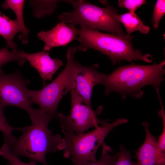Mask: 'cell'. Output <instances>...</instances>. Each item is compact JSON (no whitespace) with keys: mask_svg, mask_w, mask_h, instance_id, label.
Listing matches in <instances>:
<instances>
[{"mask_svg":"<svg viewBox=\"0 0 165 165\" xmlns=\"http://www.w3.org/2000/svg\"><path fill=\"white\" fill-rule=\"evenodd\" d=\"M77 47L70 46L66 52L67 64L56 78L39 90H29L31 103L40 108L52 119L56 118L57 108L62 98L68 92L75 90L77 64L75 56Z\"/></svg>","mask_w":165,"mask_h":165,"instance_id":"obj_5","label":"cell"},{"mask_svg":"<svg viewBox=\"0 0 165 165\" xmlns=\"http://www.w3.org/2000/svg\"><path fill=\"white\" fill-rule=\"evenodd\" d=\"M133 36L122 37L112 34L101 32L84 26L80 27L76 40L79 43L78 51L86 52L89 49L99 51L108 56L114 65L120 61H152V56L143 54L132 45Z\"/></svg>","mask_w":165,"mask_h":165,"instance_id":"obj_3","label":"cell"},{"mask_svg":"<svg viewBox=\"0 0 165 165\" xmlns=\"http://www.w3.org/2000/svg\"><path fill=\"white\" fill-rule=\"evenodd\" d=\"M165 13V1L158 0L154 7L152 22L154 29H157L160 21Z\"/></svg>","mask_w":165,"mask_h":165,"instance_id":"obj_23","label":"cell"},{"mask_svg":"<svg viewBox=\"0 0 165 165\" xmlns=\"http://www.w3.org/2000/svg\"><path fill=\"white\" fill-rule=\"evenodd\" d=\"M165 61L150 65L131 64L120 67L105 76L102 84L107 95L116 92L125 96L139 98L143 95L142 88L151 85L159 87L164 79Z\"/></svg>","mask_w":165,"mask_h":165,"instance_id":"obj_2","label":"cell"},{"mask_svg":"<svg viewBox=\"0 0 165 165\" xmlns=\"http://www.w3.org/2000/svg\"><path fill=\"white\" fill-rule=\"evenodd\" d=\"M18 53L37 70L42 79L43 86L46 81L52 80L53 75L63 64L59 58H51L49 51L44 50L33 53H28L19 50Z\"/></svg>","mask_w":165,"mask_h":165,"instance_id":"obj_11","label":"cell"},{"mask_svg":"<svg viewBox=\"0 0 165 165\" xmlns=\"http://www.w3.org/2000/svg\"><path fill=\"white\" fill-rule=\"evenodd\" d=\"M163 123L162 132L157 140V157L160 165H165V114L163 108L159 112Z\"/></svg>","mask_w":165,"mask_h":165,"instance_id":"obj_19","label":"cell"},{"mask_svg":"<svg viewBox=\"0 0 165 165\" xmlns=\"http://www.w3.org/2000/svg\"><path fill=\"white\" fill-rule=\"evenodd\" d=\"M29 116L31 125L27 127L9 148L18 157L25 156L43 165H48L46 154L60 150L62 138L58 134H53L49 129V123L52 119L40 108L35 109Z\"/></svg>","mask_w":165,"mask_h":165,"instance_id":"obj_1","label":"cell"},{"mask_svg":"<svg viewBox=\"0 0 165 165\" xmlns=\"http://www.w3.org/2000/svg\"><path fill=\"white\" fill-rule=\"evenodd\" d=\"M18 50H13L11 52L8 50L7 47L0 49V68L5 64L12 61H16L20 65L24 64L25 59L19 55Z\"/></svg>","mask_w":165,"mask_h":165,"instance_id":"obj_21","label":"cell"},{"mask_svg":"<svg viewBox=\"0 0 165 165\" xmlns=\"http://www.w3.org/2000/svg\"><path fill=\"white\" fill-rule=\"evenodd\" d=\"M101 157L94 161H88L78 165H114L117 156V152L114 151L104 141L101 144Z\"/></svg>","mask_w":165,"mask_h":165,"instance_id":"obj_18","label":"cell"},{"mask_svg":"<svg viewBox=\"0 0 165 165\" xmlns=\"http://www.w3.org/2000/svg\"><path fill=\"white\" fill-rule=\"evenodd\" d=\"M63 1L71 5L74 9L59 16L60 21L75 26L78 25L93 30L105 31L122 37L127 36L116 20L118 14L112 6L102 8L81 0Z\"/></svg>","mask_w":165,"mask_h":165,"instance_id":"obj_4","label":"cell"},{"mask_svg":"<svg viewBox=\"0 0 165 165\" xmlns=\"http://www.w3.org/2000/svg\"><path fill=\"white\" fill-rule=\"evenodd\" d=\"M147 3L145 0H119V7L126 8L130 13H134L135 11L142 5Z\"/></svg>","mask_w":165,"mask_h":165,"instance_id":"obj_24","label":"cell"},{"mask_svg":"<svg viewBox=\"0 0 165 165\" xmlns=\"http://www.w3.org/2000/svg\"><path fill=\"white\" fill-rule=\"evenodd\" d=\"M71 108L67 116L58 113L56 119L60 122V126L64 133H74L76 134L85 133L91 127L95 128L108 122V119L101 120L97 118L103 107L100 106L93 110L91 105L88 103L74 90L71 92Z\"/></svg>","mask_w":165,"mask_h":165,"instance_id":"obj_7","label":"cell"},{"mask_svg":"<svg viewBox=\"0 0 165 165\" xmlns=\"http://www.w3.org/2000/svg\"><path fill=\"white\" fill-rule=\"evenodd\" d=\"M30 82L19 72L5 74L0 68V105L16 107L26 111L29 115L35 108L31 105L27 85Z\"/></svg>","mask_w":165,"mask_h":165,"instance_id":"obj_8","label":"cell"},{"mask_svg":"<svg viewBox=\"0 0 165 165\" xmlns=\"http://www.w3.org/2000/svg\"><path fill=\"white\" fill-rule=\"evenodd\" d=\"M79 28L64 21L59 23L51 29L42 31L37 35L38 38L44 43V50L49 51L54 47L65 46L76 40L78 36Z\"/></svg>","mask_w":165,"mask_h":165,"instance_id":"obj_10","label":"cell"},{"mask_svg":"<svg viewBox=\"0 0 165 165\" xmlns=\"http://www.w3.org/2000/svg\"><path fill=\"white\" fill-rule=\"evenodd\" d=\"M114 165H137V163L131 160L130 152L121 144Z\"/></svg>","mask_w":165,"mask_h":165,"instance_id":"obj_22","label":"cell"},{"mask_svg":"<svg viewBox=\"0 0 165 165\" xmlns=\"http://www.w3.org/2000/svg\"><path fill=\"white\" fill-rule=\"evenodd\" d=\"M21 31L20 23L16 19L12 20L0 13V35L5 39L7 46L13 50L16 47L13 39L17 33Z\"/></svg>","mask_w":165,"mask_h":165,"instance_id":"obj_13","label":"cell"},{"mask_svg":"<svg viewBox=\"0 0 165 165\" xmlns=\"http://www.w3.org/2000/svg\"><path fill=\"white\" fill-rule=\"evenodd\" d=\"M3 109L0 105V130L3 134L4 143L10 147L14 144L17 138L13 135V131L17 130L23 132L27 127L18 128L10 126L4 114Z\"/></svg>","mask_w":165,"mask_h":165,"instance_id":"obj_17","label":"cell"},{"mask_svg":"<svg viewBox=\"0 0 165 165\" xmlns=\"http://www.w3.org/2000/svg\"><path fill=\"white\" fill-rule=\"evenodd\" d=\"M142 125L145 138L141 145L135 150L137 165H160L157 157V140L150 132L148 123L143 122Z\"/></svg>","mask_w":165,"mask_h":165,"instance_id":"obj_12","label":"cell"},{"mask_svg":"<svg viewBox=\"0 0 165 165\" xmlns=\"http://www.w3.org/2000/svg\"><path fill=\"white\" fill-rule=\"evenodd\" d=\"M97 64L89 67L78 62L75 76L76 93L88 103L91 105V97L94 86L102 84L106 74L99 72L96 69Z\"/></svg>","mask_w":165,"mask_h":165,"instance_id":"obj_9","label":"cell"},{"mask_svg":"<svg viewBox=\"0 0 165 165\" xmlns=\"http://www.w3.org/2000/svg\"><path fill=\"white\" fill-rule=\"evenodd\" d=\"M128 121L127 119L120 118L112 122H107L86 133H64L60 150H63L65 158L71 157L73 165L95 161L97 150L107 135L116 127Z\"/></svg>","mask_w":165,"mask_h":165,"instance_id":"obj_6","label":"cell"},{"mask_svg":"<svg viewBox=\"0 0 165 165\" xmlns=\"http://www.w3.org/2000/svg\"><path fill=\"white\" fill-rule=\"evenodd\" d=\"M24 0H7L3 4L5 9H10L14 12L16 19L19 22L21 28L22 34L19 36V38L23 44L28 42V35L30 30L25 26L24 20L23 11Z\"/></svg>","mask_w":165,"mask_h":165,"instance_id":"obj_15","label":"cell"},{"mask_svg":"<svg viewBox=\"0 0 165 165\" xmlns=\"http://www.w3.org/2000/svg\"><path fill=\"white\" fill-rule=\"evenodd\" d=\"M0 156L8 161L7 165H37L36 162L31 160L29 163L21 161L10 150L8 145L5 143L0 148Z\"/></svg>","mask_w":165,"mask_h":165,"instance_id":"obj_20","label":"cell"},{"mask_svg":"<svg viewBox=\"0 0 165 165\" xmlns=\"http://www.w3.org/2000/svg\"><path fill=\"white\" fill-rule=\"evenodd\" d=\"M57 0H32L30 4L32 6L35 17L41 18L51 14L57 6Z\"/></svg>","mask_w":165,"mask_h":165,"instance_id":"obj_16","label":"cell"},{"mask_svg":"<svg viewBox=\"0 0 165 165\" xmlns=\"http://www.w3.org/2000/svg\"><path fill=\"white\" fill-rule=\"evenodd\" d=\"M116 20L121 23L125 28L128 36L135 31H139L142 33L147 34L150 28L145 24L135 13L127 12L116 16Z\"/></svg>","mask_w":165,"mask_h":165,"instance_id":"obj_14","label":"cell"}]
</instances>
